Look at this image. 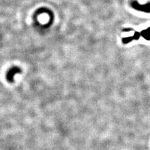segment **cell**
I'll return each mask as SVG.
<instances>
[{"label":"cell","mask_w":150,"mask_h":150,"mask_svg":"<svg viewBox=\"0 0 150 150\" xmlns=\"http://www.w3.org/2000/svg\"><path fill=\"white\" fill-rule=\"evenodd\" d=\"M133 40V37H128V38H125L123 39V42L124 43H128L130 41H131Z\"/></svg>","instance_id":"277c9868"},{"label":"cell","mask_w":150,"mask_h":150,"mask_svg":"<svg viewBox=\"0 0 150 150\" xmlns=\"http://www.w3.org/2000/svg\"><path fill=\"white\" fill-rule=\"evenodd\" d=\"M141 35L143 36L144 38L148 40H150V28H148L146 30H144L141 33Z\"/></svg>","instance_id":"3957f363"},{"label":"cell","mask_w":150,"mask_h":150,"mask_svg":"<svg viewBox=\"0 0 150 150\" xmlns=\"http://www.w3.org/2000/svg\"><path fill=\"white\" fill-rule=\"evenodd\" d=\"M132 6L134 9H137L138 10L140 11H144L146 12L150 11V4H146V5H139V4L137 2H133L131 4Z\"/></svg>","instance_id":"7a4b0ae2"},{"label":"cell","mask_w":150,"mask_h":150,"mask_svg":"<svg viewBox=\"0 0 150 150\" xmlns=\"http://www.w3.org/2000/svg\"><path fill=\"white\" fill-rule=\"evenodd\" d=\"M21 69L18 68V67H13L11 69H10L8 71V72L7 73V76H6V78L8 79V81L9 82H13V79H14V76L17 73H21Z\"/></svg>","instance_id":"6da1fadb"},{"label":"cell","mask_w":150,"mask_h":150,"mask_svg":"<svg viewBox=\"0 0 150 150\" xmlns=\"http://www.w3.org/2000/svg\"><path fill=\"white\" fill-rule=\"evenodd\" d=\"M141 36V34L139 33L138 32H135V33L134 35V36L133 37V39H135V40H138L139 38V37Z\"/></svg>","instance_id":"5b68a950"}]
</instances>
